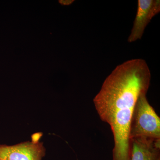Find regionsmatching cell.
I'll return each instance as SVG.
<instances>
[{"instance_id":"cell-1","label":"cell","mask_w":160,"mask_h":160,"mask_svg":"<svg viewBox=\"0 0 160 160\" xmlns=\"http://www.w3.org/2000/svg\"><path fill=\"white\" fill-rule=\"evenodd\" d=\"M151 79L145 60H128L112 70L93 98L100 119L109 125L113 134L112 160H130L132 116L138 98L147 93Z\"/></svg>"},{"instance_id":"cell-2","label":"cell","mask_w":160,"mask_h":160,"mask_svg":"<svg viewBox=\"0 0 160 160\" xmlns=\"http://www.w3.org/2000/svg\"><path fill=\"white\" fill-rule=\"evenodd\" d=\"M146 95L140 96L135 106L129 127V141L139 137L160 139V118Z\"/></svg>"},{"instance_id":"cell-3","label":"cell","mask_w":160,"mask_h":160,"mask_svg":"<svg viewBox=\"0 0 160 160\" xmlns=\"http://www.w3.org/2000/svg\"><path fill=\"white\" fill-rule=\"evenodd\" d=\"M40 138L41 134L37 133L31 141L13 146L0 145V160H42L46 149Z\"/></svg>"},{"instance_id":"cell-4","label":"cell","mask_w":160,"mask_h":160,"mask_svg":"<svg viewBox=\"0 0 160 160\" xmlns=\"http://www.w3.org/2000/svg\"><path fill=\"white\" fill-rule=\"evenodd\" d=\"M160 12L159 0H138L136 15L128 42L132 43L141 39L147 25Z\"/></svg>"},{"instance_id":"cell-5","label":"cell","mask_w":160,"mask_h":160,"mask_svg":"<svg viewBox=\"0 0 160 160\" xmlns=\"http://www.w3.org/2000/svg\"><path fill=\"white\" fill-rule=\"evenodd\" d=\"M130 160L160 159V139L139 137L130 139Z\"/></svg>"},{"instance_id":"cell-6","label":"cell","mask_w":160,"mask_h":160,"mask_svg":"<svg viewBox=\"0 0 160 160\" xmlns=\"http://www.w3.org/2000/svg\"><path fill=\"white\" fill-rule=\"evenodd\" d=\"M73 2H74V1H72V0H65V1L62 0V1H59L60 4L64 5V6H69Z\"/></svg>"},{"instance_id":"cell-7","label":"cell","mask_w":160,"mask_h":160,"mask_svg":"<svg viewBox=\"0 0 160 160\" xmlns=\"http://www.w3.org/2000/svg\"><path fill=\"white\" fill-rule=\"evenodd\" d=\"M160 160V159H159V160Z\"/></svg>"}]
</instances>
